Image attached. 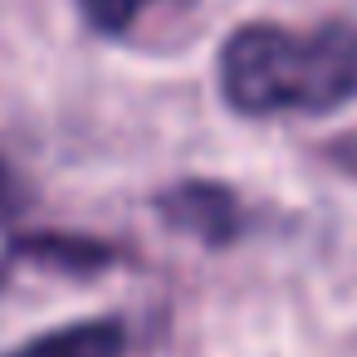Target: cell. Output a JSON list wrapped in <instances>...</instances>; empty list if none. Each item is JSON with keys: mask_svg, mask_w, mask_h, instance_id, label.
I'll use <instances>...</instances> for the list:
<instances>
[{"mask_svg": "<svg viewBox=\"0 0 357 357\" xmlns=\"http://www.w3.org/2000/svg\"><path fill=\"white\" fill-rule=\"evenodd\" d=\"M0 279H6V269H0Z\"/></svg>", "mask_w": 357, "mask_h": 357, "instance_id": "7", "label": "cell"}, {"mask_svg": "<svg viewBox=\"0 0 357 357\" xmlns=\"http://www.w3.org/2000/svg\"><path fill=\"white\" fill-rule=\"evenodd\" d=\"M220 93L235 113H333L357 98V25H245L220 50Z\"/></svg>", "mask_w": 357, "mask_h": 357, "instance_id": "1", "label": "cell"}, {"mask_svg": "<svg viewBox=\"0 0 357 357\" xmlns=\"http://www.w3.org/2000/svg\"><path fill=\"white\" fill-rule=\"evenodd\" d=\"M142 6H147V0H79L84 20H89L98 35H123V30L137 20Z\"/></svg>", "mask_w": 357, "mask_h": 357, "instance_id": "5", "label": "cell"}, {"mask_svg": "<svg viewBox=\"0 0 357 357\" xmlns=\"http://www.w3.org/2000/svg\"><path fill=\"white\" fill-rule=\"evenodd\" d=\"M25 206H30V186L20 181V172H15L6 157H0V225L15 220Z\"/></svg>", "mask_w": 357, "mask_h": 357, "instance_id": "6", "label": "cell"}, {"mask_svg": "<svg viewBox=\"0 0 357 357\" xmlns=\"http://www.w3.org/2000/svg\"><path fill=\"white\" fill-rule=\"evenodd\" d=\"M123 352H128L123 323L118 318H89V323H69V328L35 337L10 357H123Z\"/></svg>", "mask_w": 357, "mask_h": 357, "instance_id": "3", "label": "cell"}, {"mask_svg": "<svg viewBox=\"0 0 357 357\" xmlns=\"http://www.w3.org/2000/svg\"><path fill=\"white\" fill-rule=\"evenodd\" d=\"M10 255H15V259H40V264H54V269H98V264L113 259L108 245H93V240H64V235L10 240Z\"/></svg>", "mask_w": 357, "mask_h": 357, "instance_id": "4", "label": "cell"}, {"mask_svg": "<svg viewBox=\"0 0 357 357\" xmlns=\"http://www.w3.org/2000/svg\"><path fill=\"white\" fill-rule=\"evenodd\" d=\"M157 211L172 230L201 240V245H230L240 235V206L215 181H176L157 196Z\"/></svg>", "mask_w": 357, "mask_h": 357, "instance_id": "2", "label": "cell"}]
</instances>
